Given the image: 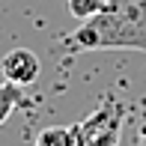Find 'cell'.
I'll list each match as a JSON object with an SVG mask.
<instances>
[{
	"instance_id": "obj_2",
	"label": "cell",
	"mask_w": 146,
	"mask_h": 146,
	"mask_svg": "<svg viewBox=\"0 0 146 146\" xmlns=\"http://www.w3.org/2000/svg\"><path fill=\"white\" fill-rule=\"evenodd\" d=\"M122 104L108 98L98 110H92L87 119L75 125L78 128V146H119L122 134Z\"/></svg>"
},
{
	"instance_id": "obj_7",
	"label": "cell",
	"mask_w": 146,
	"mask_h": 146,
	"mask_svg": "<svg viewBox=\"0 0 146 146\" xmlns=\"http://www.w3.org/2000/svg\"><path fill=\"white\" fill-rule=\"evenodd\" d=\"M140 146H146V128H140Z\"/></svg>"
},
{
	"instance_id": "obj_6",
	"label": "cell",
	"mask_w": 146,
	"mask_h": 146,
	"mask_svg": "<svg viewBox=\"0 0 146 146\" xmlns=\"http://www.w3.org/2000/svg\"><path fill=\"white\" fill-rule=\"evenodd\" d=\"M102 9H104V0H69V12L78 21H90V18L98 15Z\"/></svg>"
},
{
	"instance_id": "obj_3",
	"label": "cell",
	"mask_w": 146,
	"mask_h": 146,
	"mask_svg": "<svg viewBox=\"0 0 146 146\" xmlns=\"http://www.w3.org/2000/svg\"><path fill=\"white\" fill-rule=\"evenodd\" d=\"M0 72H3V81H12L18 87H30L42 72V63L30 48H12L0 60Z\"/></svg>"
},
{
	"instance_id": "obj_5",
	"label": "cell",
	"mask_w": 146,
	"mask_h": 146,
	"mask_svg": "<svg viewBox=\"0 0 146 146\" xmlns=\"http://www.w3.org/2000/svg\"><path fill=\"white\" fill-rule=\"evenodd\" d=\"M18 104H24V90L18 84H12V81H3L0 84V125L12 116V110Z\"/></svg>"
},
{
	"instance_id": "obj_1",
	"label": "cell",
	"mask_w": 146,
	"mask_h": 146,
	"mask_svg": "<svg viewBox=\"0 0 146 146\" xmlns=\"http://www.w3.org/2000/svg\"><path fill=\"white\" fill-rule=\"evenodd\" d=\"M75 51H143L146 0H104V9L69 36Z\"/></svg>"
},
{
	"instance_id": "obj_4",
	"label": "cell",
	"mask_w": 146,
	"mask_h": 146,
	"mask_svg": "<svg viewBox=\"0 0 146 146\" xmlns=\"http://www.w3.org/2000/svg\"><path fill=\"white\" fill-rule=\"evenodd\" d=\"M36 146H78V128L75 125H51L39 131Z\"/></svg>"
}]
</instances>
